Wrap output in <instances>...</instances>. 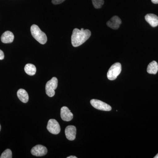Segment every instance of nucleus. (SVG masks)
Instances as JSON below:
<instances>
[{
	"label": "nucleus",
	"mask_w": 158,
	"mask_h": 158,
	"mask_svg": "<svg viewBox=\"0 0 158 158\" xmlns=\"http://www.w3.org/2000/svg\"><path fill=\"white\" fill-rule=\"evenodd\" d=\"M91 35V32L88 30H84L77 28L74 29L71 37V42L72 45L77 47L82 45L86 42Z\"/></svg>",
	"instance_id": "nucleus-1"
},
{
	"label": "nucleus",
	"mask_w": 158,
	"mask_h": 158,
	"mask_svg": "<svg viewBox=\"0 0 158 158\" xmlns=\"http://www.w3.org/2000/svg\"><path fill=\"white\" fill-rule=\"evenodd\" d=\"M31 34L35 40L42 44H45L47 41V37L44 32L41 31L38 26L33 25L31 27Z\"/></svg>",
	"instance_id": "nucleus-2"
},
{
	"label": "nucleus",
	"mask_w": 158,
	"mask_h": 158,
	"mask_svg": "<svg viewBox=\"0 0 158 158\" xmlns=\"http://www.w3.org/2000/svg\"><path fill=\"white\" fill-rule=\"evenodd\" d=\"M121 65L119 62L114 63L111 66L107 73V77L110 81H113L117 78L121 73Z\"/></svg>",
	"instance_id": "nucleus-3"
},
{
	"label": "nucleus",
	"mask_w": 158,
	"mask_h": 158,
	"mask_svg": "<svg viewBox=\"0 0 158 158\" xmlns=\"http://www.w3.org/2000/svg\"><path fill=\"white\" fill-rule=\"evenodd\" d=\"M58 81L56 77H54L46 83L45 86L46 93L48 96L52 97L55 94V90L58 86Z\"/></svg>",
	"instance_id": "nucleus-4"
},
{
	"label": "nucleus",
	"mask_w": 158,
	"mask_h": 158,
	"mask_svg": "<svg viewBox=\"0 0 158 158\" xmlns=\"http://www.w3.org/2000/svg\"><path fill=\"white\" fill-rule=\"evenodd\" d=\"M90 104L93 107L102 111H110L112 110V107L110 106L99 100L93 99L90 100Z\"/></svg>",
	"instance_id": "nucleus-5"
},
{
	"label": "nucleus",
	"mask_w": 158,
	"mask_h": 158,
	"mask_svg": "<svg viewBox=\"0 0 158 158\" xmlns=\"http://www.w3.org/2000/svg\"><path fill=\"white\" fill-rule=\"evenodd\" d=\"M47 128L49 132L53 135H58L61 131L60 125L55 119H50L48 123Z\"/></svg>",
	"instance_id": "nucleus-6"
},
{
	"label": "nucleus",
	"mask_w": 158,
	"mask_h": 158,
	"mask_svg": "<svg viewBox=\"0 0 158 158\" xmlns=\"http://www.w3.org/2000/svg\"><path fill=\"white\" fill-rule=\"evenodd\" d=\"M31 152L33 155L36 156H43L47 154L48 149L45 146L38 144L32 148Z\"/></svg>",
	"instance_id": "nucleus-7"
},
{
	"label": "nucleus",
	"mask_w": 158,
	"mask_h": 158,
	"mask_svg": "<svg viewBox=\"0 0 158 158\" xmlns=\"http://www.w3.org/2000/svg\"><path fill=\"white\" fill-rule=\"evenodd\" d=\"M60 116L62 120L65 121H70L73 119V114L68 107L63 106L61 109Z\"/></svg>",
	"instance_id": "nucleus-8"
},
{
	"label": "nucleus",
	"mask_w": 158,
	"mask_h": 158,
	"mask_svg": "<svg viewBox=\"0 0 158 158\" xmlns=\"http://www.w3.org/2000/svg\"><path fill=\"white\" fill-rule=\"evenodd\" d=\"M77 129L74 126H68L65 128V135L67 139L70 141H73L76 138Z\"/></svg>",
	"instance_id": "nucleus-9"
},
{
	"label": "nucleus",
	"mask_w": 158,
	"mask_h": 158,
	"mask_svg": "<svg viewBox=\"0 0 158 158\" xmlns=\"http://www.w3.org/2000/svg\"><path fill=\"white\" fill-rule=\"evenodd\" d=\"M121 23V20L118 16H114L107 22V25L111 28L117 30L119 28Z\"/></svg>",
	"instance_id": "nucleus-10"
},
{
	"label": "nucleus",
	"mask_w": 158,
	"mask_h": 158,
	"mask_svg": "<svg viewBox=\"0 0 158 158\" xmlns=\"http://www.w3.org/2000/svg\"><path fill=\"white\" fill-rule=\"evenodd\" d=\"M14 34L11 31H6L3 33L1 37V40L3 43H11L14 40Z\"/></svg>",
	"instance_id": "nucleus-11"
},
{
	"label": "nucleus",
	"mask_w": 158,
	"mask_h": 158,
	"mask_svg": "<svg viewBox=\"0 0 158 158\" xmlns=\"http://www.w3.org/2000/svg\"><path fill=\"white\" fill-rule=\"evenodd\" d=\"M145 19L151 26L153 27L158 26V16L156 15L148 14L145 16Z\"/></svg>",
	"instance_id": "nucleus-12"
},
{
	"label": "nucleus",
	"mask_w": 158,
	"mask_h": 158,
	"mask_svg": "<svg viewBox=\"0 0 158 158\" xmlns=\"http://www.w3.org/2000/svg\"><path fill=\"white\" fill-rule=\"evenodd\" d=\"M17 95L19 99L23 103L27 102L29 100V95L25 90L20 89L18 90Z\"/></svg>",
	"instance_id": "nucleus-13"
},
{
	"label": "nucleus",
	"mask_w": 158,
	"mask_h": 158,
	"mask_svg": "<svg viewBox=\"0 0 158 158\" xmlns=\"http://www.w3.org/2000/svg\"><path fill=\"white\" fill-rule=\"evenodd\" d=\"M147 72L151 74H156L158 71V64L155 61H152L148 64Z\"/></svg>",
	"instance_id": "nucleus-14"
},
{
	"label": "nucleus",
	"mask_w": 158,
	"mask_h": 158,
	"mask_svg": "<svg viewBox=\"0 0 158 158\" xmlns=\"http://www.w3.org/2000/svg\"><path fill=\"white\" fill-rule=\"evenodd\" d=\"M26 73L30 76H33L36 72V68L35 65L32 64H27L24 68Z\"/></svg>",
	"instance_id": "nucleus-15"
},
{
	"label": "nucleus",
	"mask_w": 158,
	"mask_h": 158,
	"mask_svg": "<svg viewBox=\"0 0 158 158\" xmlns=\"http://www.w3.org/2000/svg\"><path fill=\"white\" fill-rule=\"evenodd\" d=\"M92 2L94 8L97 9L101 8L104 3V0H92Z\"/></svg>",
	"instance_id": "nucleus-16"
},
{
	"label": "nucleus",
	"mask_w": 158,
	"mask_h": 158,
	"mask_svg": "<svg viewBox=\"0 0 158 158\" xmlns=\"http://www.w3.org/2000/svg\"><path fill=\"white\" fill-rule=\"evenodd\" d=\"M1 158H12V152L9 149H6L5 151L2 153Z\"/></svg>",
	"instance_id": "nucleus-17"
},
{
	"label": "nucleus",
	"mask_w": 158,
	"mask_h": 158,
	"mask_svg": "<svg viewBox=\"0 0 158 158\" xmlns=\"http://www.w3.org/2000/svg\"><path fill=\"white\" fill-rule=\"evenodd\" d=\"M65 0H52V3L54 5H58L64 2Z\"/></svg>",
	"instance_id": "nucleus-18"
},
{
	"label": "nucleus",
	"mask_w": 158,
	"mask_h": 158,
	"mask_svg": "<svg viewBox=\"0 0 158 158\" xmlns=\"http://www.w3.org/2000/svg\"><path fill=\"white\" fill-rule=\"evenodd\" d=\"M4 57H5V55H4V52L0 50V60L4 59Z\"/></svg>",
	"instance_id": "nucleus-19"
},
{
	"label": "nucleus",
	"mask_w": 158,
	"mask_h": 158,
	"mask_svg": "<svg viewBox=\"0 0 158 158\" xmlns=\"http://www.w3.org/2000/svg\"><path fill=\"white\" fill-rule=\"evenodd\" d=\"M151 1L154 4H158V0H151Z\"/></svg>",
	"instance_id": "nucleus-20"
},
{
	"label": "nucleus",
	"mask_w": 158,
	"mask_h": 158,
	"mask_svg": "<svg viewBox=\"0 0 158 158\" xmlns=\"http://www.w3.org/2000/svg\"><path fill=\"white\" fill-rule=\"evenodd\" d=\"M67 158H77V157L75 156H70L67 157Z\"/></svg>",
	"instance_id": "nucleus-21"
},
{
	"label": "nucleus",
	"mask_w": 158,
	"mask_h": 158,
	"mask_svg": "<svg viewBox=\"0 0 158 158\" xmlns=\"http://www.w3.org/2000/svg\"><path fill=\"white\" fill-rule=\"evenodd\" d=\"M154 158H158V153Z\"/></svg>",
	"instance_id": "nucleus-22"
},
{
	"label": "nucleus",
	"mask_w": 158,
	"mask_h": 158,
	"mask_svg": "<svg viewBox=\"0 0 158 158\" xmlns=\"http://www.w3.org/2000/svg\"><path fill=\"white\" fill-rule=\"evenodd\" d=\"M1 125H0V131H1Z\"/></svg>",
	"instance_id": "nucleus-23"
}]
</instances>
